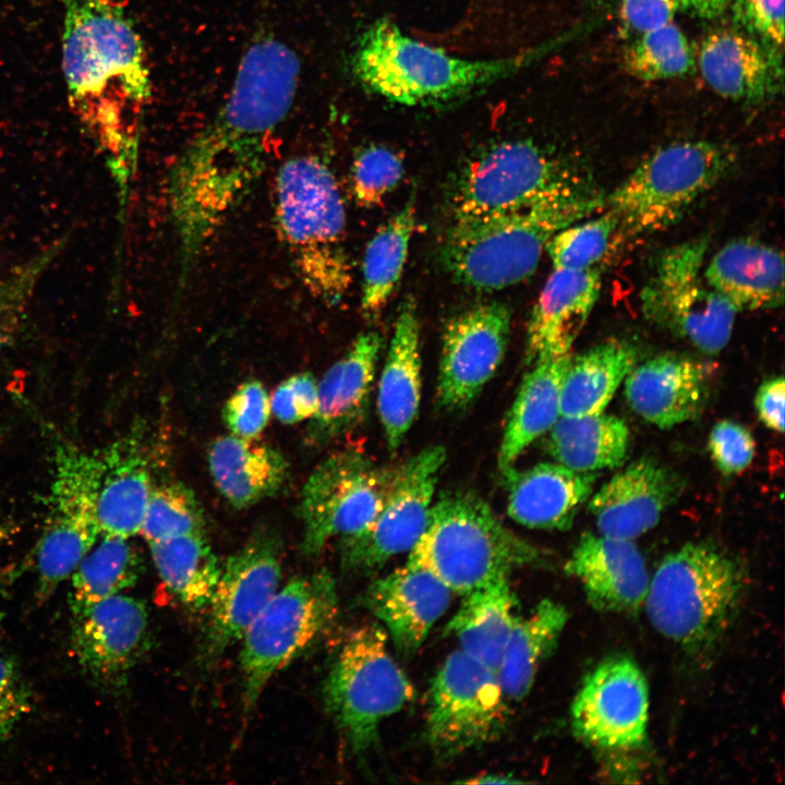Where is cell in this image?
<instances>
[{
	"mask_svg": "<svg viewBox=\"0 0 785 785\" xmlns=\"http://www.w3.org/2000/svg\"><path fill=\"white\" fill-rule=\"evenodd\" d=\"M299 74L290 47L259 37L243 55L228 99L173 162L166 193L181 269L193 268L263 176L270 138L292 106Z\"/></svg>",
	"mask_w": 785,
	"mask_h": 785,
	"instance_id": "obj_1",
	"label": "cell"
},
{
	"mask_svg": "<svg viewBox=\"0 0 785 785\" xmlns=\"http://www.w3.org/2000/svg\"><path fill=\"white\" fill-rule=\"evenodd\" d=\"M62 69L69 106L95 141L130 173L136 136L129 107L150 96L141 38L118 0H63Z\"/></svg>",
	"mask_w": 785,
	"mask_h": 785,
	"instance_id": "obj_2",
	"label": "cell"
},
{
	"mask_svg": "<svg viewBox=\"0 0 785 785\" xmlns=\"http://www.w3.org/2000/svg\"><path fill=\"white\" fill-rule=\"evenodd\" d=\"M589 188L563 193L528 207L452 219L442 247L447 270L461 283L500 290L529 278L552 237L603 207Z\"/></svg>",
	"mask_w": 785,
	"mask_h": 785,
	"instance_id": "obj_3",
	"label": "cell"
},
{
	"mask_svg": "<svg viewBox=\"0 0 785 785\" xmlns=\"http://www.w3.org/2000/svg\"><path fill=\"white\" fill-rule=\"evenodd\" d=\"M540 50L470 60L404 34L379 19L359 37L350 57L354 80L367 92L406 106L442 105L507 78L531 63Z\"/></svg>",
	"mask_w": 785,
	"mask_h": 785,
	"instance_id": "obj_4",
	"label": "cell"
},
{
	"mask_svg": "<svg viewBox=\"0 0 785 785\" xmlns=\"http://www.w3.org/2000/svg\"><path fill=\"white\" fill-rule=\"evenodd\" d=\"M278 235L312 295L337 304L351 283L346 212L335 176L316 156L286 160L275 181Z\"/></svg>",
	"mask_w": 785,
	"mask_h": 785,
	"instance_id": "obj_5",
	"label": "cell"
},
{
	"mask_svg": "<svg viewBox=\"0 0 785 785\" xmlns=\"http://www.w3.org/2000/svg\"><path fill=\"white\" fill-rule=\"evenodd\" d=\"M548 555L516 535L487 503L468 491L443 493L410 561L434 573L451 592L467 594L517 568L548 565Z\"/></svg>",
	"mask_w": 785,
	"mask_h": 785,
	"instance_id": "obj_6",
	"label": "cell"
},
{
	"mask_svg": "<svg viewBox=\"0 0 785 785\" xmlns=\"http://www.w3.org/2000/svg\"><path fill=\"white\" fill-rule=\"evenodd\" d=\"M742 585L739 569L722 552L705 543H687L666 555L650 580L647 614L661 635L699 649L727 627Z\"/></svg>",
	"mask_w": 785,
	"mask_h": 785,
	"instance_id": "obj_7",
	"label": "cell"
},
{
	"mask_svg": "<svg viewBox=\"0 0 785 785\" xmlns=\"http://www.w3.org/2000/svg\"><path fill=\"white\" fill-rule=\"evenodd\" d=\"M324 701L350 750L365 754L384 720L414 698V687L387 647L377 623L354 629L337 653L324 681Z\"/></svg>",
	"mask_w": 785,
	"mask_h": 785,
	"instance_id": "obj_8",
	"label": "cell"
},
{
	"mask_svg": "<svg viewBox=\"0 0 785 785\" xmlns=\"http://www.w3.org/2000/svg\"><path fill=\"white\" fill-rule=\"evenodd\" d=\"M734 160V153L717 143L676 142L644 158L605 203L629 234L657 232L676 224Z\"/></svg>",
	"mask_w": 785,
	"mask_h": 785,
	"instance_id": "obj_9",
	"label": "cell"
},
{
	"mask_svg": "<svg viewBox=\"0 0 785 785\" xmlns=\"http://www.w3.org/2000/svg\"><path fill=\"white\" fill-rule=\"evenodd\" d=\"M337 612L336 582L327 569L295 577L276 591L241 639L245 713L270 678L325 633Z\"/></svg>",
	"mask_w": 785,
	"mask_h": 785,
	"instance_id": "obj_10",
	"label": "cell"
},
{
	"mask_svg": "<svg viewBox=\"0 0 785 785\" xmlns=\"http://www.w3.org/2000/svg\"><path fill=\"white\" fill-rule=\"evenodd\" d=\"M588 188L559 159L529 141L500 142L462 166L451 183L452 219L510 212Z\"/></svg>",
	"mask_w": 785,
	"mask_h": 785,
	"instance_id": "obj_11",
	"label": "cell"
},
{
	"mask_svg": "<svg viewBox=\"0 0 785 785\" xmlns=\"http://www.w3.org/2000/svg\"><path fill=\"white\" fill-rule=\"evenodd\" d=\"M708 235L666 249L640 292L645 318L714 355L728 343L737 311L704 277Z\"/></svg>",
	"mask_w": 785,
	"mask_h": 785,
	"instance_id": "obj_12",
	"label": "cell"
},
{
	"mask_svg": "<svg viewBox=\"0 0 785 785\" xmlns=\"http://www.w3.org/2000/svg\"><path fill=\"white\" fill-rule=\"evenodd\" d=\"M99 452L57 444L45 528L36 546L37 596L49 597L100 538L96 503Z\"/></svg>",
	"mask_w": 785,
	"mask_h": 785,
	"instance_id": "obj_13",
	"label": "cell"
},
{
	"mask_svg": "<svg viewBox=\"0 0 785 785\" xmlns=\"http://www.w3.org/2000/svg\"><path fill=\"white\" fill-rule=\"evenodd\" d=\"M508 702L495 672L460 649L451 652L428 690L426 736L436 758L496 740L506 728Z\"/></svg>",
	"mask_w": 785,
	"mask_h": 785,
	"instance_id": "obj_14",
	"label": "cell"
},
{
	"mask_svg": "<svg viewBox=\"0 0 785 785\" xmlns=\"http://www.w3.org/2000/svg\"><path fill=\"white\" fill-rule=\"evenodd\" d=\"M395 472L396 467L379 466L353 449L321 462L301 492L302 551L317 554L330 539L369 527L386 499Z\"/></svg>",
	"mask_w": 785,
	"mask_h": 785,
	"instance_id": "obj_15",
	"label": "cell"
},
{
	"mask_svg": "<svg viewBox=\"0 0 785 785\" xmlns=\"http://www.w3.org/2000/svg\"><path fill=\"white\" fill-rule=\"evenodd\" d=\"M443 446H431L396 467L386 499L375 519L359 533L341 538V565L348 571L370 572L391 557L410 552L423 535L439 472Z\"/></svg>",
	"mask_w": 785,
	"mask_h": 785,
	"instance_id": "obj_16",
	"label": "cell"
},
{
	"mask_svg": "<svg viewBox=\"0 0 785 785\" xmlns=\"http://www.w3.org/2000/svg\"><path fill=\"white\" fill-rule=\"evenodd\" d=\"M281 543L269 530L254 532L227 560L208 605V620L198 663L215 665L240 641L249 626L278 590Z\"/></svg>",
	"mask_w": 785,
	"mask_h": 785,
	"instance_id": "obj_17",
	"label": "cell"
},
{
	"mask_svg": "<svg viewBox=\"0 0 785 785\" xmlns=\"http://www.w3.org/2000/svg\"><path fill=\"white\" fill-rule=\"evenodd\" d=\"M649 718L647 679L633 660L609 656L582 681L570 706V724L581 741L602 749L643 744Z\"/></svg>",
	"mask_w": 785,
	"mask_h": 785,
	"instance_id": "obj_18",
	"label": "cell"
},
{
	"mask_svg": "<svg viewBox=\"0 0 785 785\" xmlns=\"http://www.w3.org/2000/svg\"><path fill=\"white\" fill-rule=\"evenodd\" d=\"M511 313L497 301L474 305L445 326L436 396L448 411L468 407L495 375L508 345Z\"/></svg>",
	"mask_w": 785,
	"mask_h": 785,
	"instance_id": "obj_19",
	"label": "cell"
},
{
	"mask_svg": "<svg viewBox=\"0 0 785 785\" xmlns=\"http://www.w3.org/2000/svg\"><path fill=\"white\" fill-rule=\"evenodd\" d=\"M71 643L82 669L99 687L118 689L148 645L145 604L117 594L74 616Z\"/></svg>",
	"mask_w": 785,
	"mask_h": 785,
	"instance_id": "obj_20",
	"label": "cell"
},
{
	"mask_svg": "<svg viewBox=\"0 0 785 785\" xmlns=\"http://www.w3.org/2000/svg\"><path fill=\"white\" fill-rule=\"evenodd\" d=\"M684 488L677 472L642 457L592 493L588 507L600 534L632 541L660 522Z\"/></svg>",
	"mask_w": 785,
	"mask_h": 785,
	"instance_id": "obj_21",
	"label": "cell"
},
{
	"mask_svg": "<svg viewBox=\"0 0 785 785\" xmlns=\"http://www.w3.org/2000/svg\"><path fill=\"white\" fill-rule=\"evenodd\" d=\"M451 595V590L428 569L407 560L401 568L374 580L361 603L383 623L396 650L409 656L447 611Z\"/></svg>",
	"mask_w": 785,
	"mask_h": 785,
	"instance_id": "obj_22",
	"label": "cell"
},
{
	"mask_svg": "<svg viewBox=\"0 0 785 785\" xmlns=\"http://www.w3.org/2000/svg\"><path fill=\"white\" fill-rule=\"evenodd\" d=\"M564 569L581 582L588 602L600 612H636L648 593L645 561L630 540L585 532Z\"/></svg>",
	"mask_w": 785,
	"mask_h": 785,
	"instance_id": "obj_23",
	"label": "cell"
},
{
	"mask_svg": "<svg viewBox=\"0 0 785 785\" xmlns=\"http://www.w3.org/2000/svg\"><path fill=\"white\" fill-rule=\"evenodd\" d=\"M624 383L629 407L660 428H672L696 419L709 394L706 367L675 353H663L636 364Z\"/></svg>",
	"mask_w": 785,
	"mask_h": 785,
	"instance_id": "obj_24",
	"label": "cell"
},
{
	"mask_svg": "<svg viewBox=\"0 0 785 785\" xmlns=\"http://www.w3.org/2000/svg\"><path fill=\"white\" fill-rule=\"evenodd\" d=\"M509 517L530 529L566 531L593 493L595 472L573 471L560 463L503 471Z\"/></svg>",
	"mask_w": 785,
	"mask_h": 785,
	"instance_id": "obj_25",
	"label": "cell"
},
{
	"mask_svg": "<svg viewBox=\"0 0 785 785\" xmlns=\"http://www.w3.org/2000/svg\"><path fill=\"white\" fill-rule=\"evenodd\" d=\"M381 348L382 339L377 333L359 335L317 383V408L306 428L310 443L330 442L357 427L364 419Z\"/></svg>",
	"mask_w": 785,
	"mask_h": 785,
	"instance_id": "obj_26",
	"label": "cell"
},
{
	"mask_svg": "<svg viewBox=\"0 0 785 785\" xmlns=\"http://www.w3.org/2000/svg\"><path fill=\"white\" fill-rule=\"evenodd\" d=\"M601 282L600 271L594 268H553L528 325L527 359L530 363L542 357L570 353L597 301Z\"/></svg>",
	"mask_w": 785,
	"mask_h": 785,
	"instance_id": "obj_27",
	"label": "cell"
},
{
	"mask_svg": "<svg viewBox=\"0 0 785 785\" xmlns=\"http://www.w3.org/2000/svg\"><path fill=\"white\" fill-rule=\"evenodd\" d=\"M703 273L737 312L783 304L784 257L774 246L749 238L732 240L710 258Z\"/></svg>",
	"mask_w": 785,
	"mask_h": 785,
	"instance_id": "obj_28",
	"label": "cell"
},
{
	"mask_svg": "<svg viewBox=\"0 0 785 785\" xmlns=\"http://www.w3.org/2000/svg\"><path fill=\"white\" fill-rule=\"evenodd\" d=\"M100 455L96 517L100 535L140 534L153 488L149 462L140 437L125 436Z\"/></svg>",
	"mask_w": 785,
	"mask_h": 785,
	"instance_id": "obj_29",
	"label": "cell"
},
{
	"mask_svg": "<svg viewBox=\"0 0 785 785\" xmlns=\"http://www.w3.org/2000/svg\"><path fill=\"white\" fill-rule=\"evenodd\" d=\"M421 400L420 327L415 303L400 306L377 389V412L390 450L412 426Z\"/></svg>",
	"mask_w": 785,
	"mask_h": 785,
	"instance_id": "obj_30",
	"label": "cell"
},
{
	"mask_svg": "<svg viewBox=\"0 0 785 785\" xmlns=\"http://www.w3.org/2000/svg\"><path fill=\"white\" fill-rule=\"evenodd\" d=\"M208 466L216 487L235 508L275 495L288 475V462L275 447L232 434L212 443Z\"/></svg>",
	"mask_w": 785,
	"mask_h": 785,
	"instance_id": "obj_31",
	"label": "cell"
},
{
	"mask_svg": "<svg viewBox=\"0 0 785 785\" xmlns=\"http://www.w3.org/2000/svg\"><path fill=\"white\" fill-rule=\"evenodd\" d=\"M463 601L447 630L460 650L497 673L507 642L520 617L509 577H503L462 595Z\"/></svg>",
	"mask_w": 785,
	"mask_h": 785,
	"instance_id": "obj_32",
	"label": "cell"
},
{
	"mask_svg": "<svg viewBox=\"0 0 785 785\" xmlns=\"http://www.w3.org/2000/svg\"><path fill=\"white\" fill-rule=\"evenodd\" d=\"M571 353L534 360L509 411L499 452L503 471L514 466L523 450L547 433L560 416V387Z\"/></svg>",
	"mask_w": 785,
	"mask_h": 785,
	"instance_id": "obj_33",
	"label": "cell"
},
{
	"mask_svg": "<svg viewBox=\"0 0 785 785\" xmlns=\"http://www.w3.org/2000/svg\"><path fill=\"white\" fill-rule=\"evenodd\" d=\"M636 364V348L614 339L571 355L560 387V416L604 412Z\"/></svg>",
	"mask_w": 785,
	"mask_h": 785,
	"instance_id": "obj_34",
	"label": "cell"
},
{
	"mask_svg": "<svg viewBox=\"0 0 785 785\" xmlns=\"http://www.w3.org/2000/svg\"><path fill=\"white\" fill-rule=\"evenodd\" d=\"M698 64L710 88L732 100H760L771 86L765 52L737 32L717 31L706 36L699 47Z\"/></svg>",
	"mask_w": 785,
	"mask_h": 785,
	"instance_id": "obj_35",
	"label": "cell"
},
{
	"mask_svg": "<svg viewBox=\"0 0 785 785\" xmlns=\"http://www.w3.org/2000/svg\"><path fill=\"white\" fill-rule=\"evenodd\" d=\"M546 447L556 462L578 472L619 467L629 447V428L620 418L604 412L559 416Z\"/></svg>",
	"mask_w": 785,
	"mask_h": 785,
	"instance_id": "obj_36",
	"label": "cell"
},
{
	"mask_svg": "<svg viewBox=\"0 0 785 785\" xmlns=\"http://www.w3.org/2000/svg\"><path fill=\"white\" fill-rule=\"evenodd\" d=\"M567 620L565 606L550 599L518 618L496 673L509 701H520L530 692L541 663L557 647Z\"/></svg>",
	"mask_w": 785,
	"mask_h": 785,
	"instance_id": "obj_37",
	"label": "cell"
},
{
	"mask_svg": "<svg viewBox=\"0 0 785 785\" xmlns=\"http://www.w3.org/2000/svg\"><path fill=\"white\" fill-rule=\"evenodd\" d=\"M148 545L154 565L169 591L192 611L207 608L221 567L205 533Z\"/></svg>",
	"mask_w": 785,
	"mask_h": 785,
	"instance_id": "obj_38",
	"label": "cell"
},
{
	"mask_svg": "<svg viewBox=\"0 0 785 785\" xmlns=\"http://www.w3.org/2000/svg\"><path fill=\"white\" fill-rule=\"evenodd\" d=\"M100 538L71 575L69 606L73 616L131 588L143 571V559L129 539Z\"/></svg>",
	"mask_w": 785,
	"mask_h": 785,
	"instance_id": "obj_39",
	"label": "cell"
},
{
	"mask_svg": "<svg viewBox=\"0 0 785 785\" xmlns=\"http://www.w3.org/2000/svg\"><path fill=\"white\" fill-rule=\"evenodd\" d=\"M415 228V207L409 201L373 235L362 265L361 310L369 318L387 304L401 277L411 237Z\"/></svg>",
	"mask_w": 785,
	"mask_h": 785,
	"instance_id": "obj_40",
	"label": "cell"
},
{
	"mask_svg": "<svg viewBox=\"0 0 785 785\" xmlns=\"http://www.w3.org/2000/svg\"><path fill=\"white\" fill-rule=\"evenodd\" d=\"M65 243L60 238L0 275V354L17 338L37 286Z\"/></svg>",
	"mask_w": 785,
	"mask_h": 785,
	"instance_id": "obj_41",
	"label": "cell"
},
{
	"mask_svg": "<svg viewBox=\"0 0 785 785\" xmlns=\"http://www.w3.org/2000/svg\"><path fill=\"white\" fill-rule=\"evenodd\" d=\"M624 65L639 80L657 81L689 74L695 59L685 34L672 22L638 36L625 52Z\"/></svg>",
	"mask_w": 785,
	"mask_h": 785,
	"instance_id": "obj_42",
	"label": "cell"
},
{
	"mask_svg": "<svg viewBox=\"0 0 785 785\" xmlns=\"http://www.w3.org/2000/svg\"><path fill=\"white\" fill-rule=\"evenodd\" d=\"M198 533L205 519L193 491L181 482L154 485L140 530L147 543Z\"/></svg>",
	"mask_w": 785,
	"mask_h": 785,
	"instance_id": "obj_43",
	"label": "cell"
},
{
	"mask_svg": "<svg viewBox=\"0 0 785 785\" xmlns=\"http://www.w3.org/2000/svg\"><path fill=\"white\" fill-rule=\"evenodd\" d=\"M618 227L612 212L573 222L557 231L546 245L554 269L585 270L593 268L608 250Z\"/></svg>",
	"mask_w": 785,
	"mask_h": 785,
	"instance_id": "obj_44",
	"label": "cell"
},
{
	"mask_svg": "<svg viewBox=\"0 0 785 785\" xmlns=\"http://www.w3.org/2000/svg\"><path fill=\"white\" fill-rule=\"evenodd\" d=\"M403 176L401 158L392 150L370 145L355 156L351 168V189L360 206L374 207L392 192Z\"/></svg>",
	"mask_w": 785,
	"mask_h": 785,
	"instance_id": "obj_45",
	"label": "cell"
},
{
	"mask_svg": "<svg viewBox=\"0 0 785 785\" xmlns=\"http://www.w3.org/2000/svg\"><path fill=\"white\" fill-rule=\"evenodd\" d=\"M270 398L264 385L255 379L242 383L227 399L222 419L232 435L256 438L270 416Z\"/></svg>",
	"mask_w": 785,
	"mask_h": 785,
	"instance_id": "obj_46",
	"label": "cell"
},
{
	"mask_svg": "<svg viewBox=\"0 0 785 785\" xmlns=\"http://www.w3.org/2000/svg\"><path fill=\"white\" fill-rule=\"evenodd\" d=\"M708 450L715 467L725 475L745 471L752 462L756 443L752 434L744 425L722 420L711 430Z\"/></svg>",
	"mask_w": 785,
	"mask_h": 785,
	"instance_id": "obj_47",
	"label": "cell"
},
{
	"mask_svg": "<svg viewBox=\"0 0 785 785\" xmlns=\"http://www.w3.org/2000/svg\"><path fill=\"white\" fill-rule=\"evenodd\" d=\"M31 708V690L19 664L0 655V742L12 735Z\"/></svg>",
	"mask_w": 785,
	"mask_h": 785,
	"instance_id": "obj_48",
	"label": "cell"
},
{
	"mask_svg": "<svg viewBox=\"0 0 785 785\" xmlns=\"http://www.w3.org/2000/svg\"><path fill=\"white\" fill-rule=\"evenodd\" d=\"M317 408V383L310 373L283 381L270 397V410L277 420L293 424L311 419Z\"/></svg>",
	"mask_w": 785,
	"mask_h": 785,
	"instance_id": "obj_49",
	"label": "cell"
},
{
	"mask_svg": "<svg viewBox=\"0 0 785 785\" xmlns=\"http://www.w3.org/2000/svg\"><path fill=\"white\" fill-rule=\"evenodd\" d=\"M678 8V0H621V28L638 37L672 23Z\"/></svg>",
	"mask_w": 785,
	"mask_h": 785,
	"instance_id": "obj_50",
	"label": "cell"
},
{
	"mask_svg": "<svg viewBox=\"0 0 785 785\" xmlns=\"http://www.w3.org/2000/svg\"><path fill=\"white\" fill-rule=\"evenodd\" d=\"M741 24L769 41L782 45L784 38V0H736Z\"/></svg>",
	"mask_w": 785,
	"mask_h": 785,
	"instance_id": "obj_51",
	"label": "cell"
},
{
	"mask_svg": "<svg viewBox=\"0 0 785 785\" xmlns=\"http://www.w3.org/2000/svg\"><path fill=\"white\" fill-rule=\"evenodd\" d=\"M785 383L783 376L764 381L754 397V407L765 427L776 433L784 431Z\"/></svg>",
	"mask_w": 785,
	"mask_h": 785,
	"instance_id": "obj_52",
	"label": "cell"
},
{
	"mask_svg": "<svg viewBox=\"0 0 785 785\" xmlns=\"http://www.w3.org/2000/svg\"><path fill=\"white\" fill-rule=\"evenodd\" d=\"M728 2L729 0H678V5L698 17L712 19L720 15Z\"/></svg>",
	"mask_w": 785,
	"mask_h": 785,
	"instance_id": "obj_53",
	"label": "cell"
},
{
	"mask_svg": "<svg viewBox=\"0 0 785 785\" xmlns=\"http://www.w3.org/2000/svg\"><path fill=\"white\" fill-rule=\"evenodd\" d=\"M16 531L15 522L0 509V544L9 541Z\"/></svg>",
	"mask_w": 785,
	"mask_h": 785,
	"instance_id": "obj_54",
	"label": "cell"
},
{
	"mask_svg": "<svg viewBox=\"0 0 785 785\" xmlns=\"http://www.w3.org/2000/svg\"><path fill=\"white\" fill-rule=\"evenodd\" d=\"M522 781L516 780L510 776H504V775H485L482 777H479L476 780H470L468 783H476V784H488V783H521Z\"/></svg>",
	"mask_w": 785,
	"mask_h": 785,
	"instance_id": "obj_55",
	"label": "cell"
},
{
	"mask_svg": "<svg viewBox=\"0 0 785 785\" xmlns=\"http://www.w3.org/2000/svg\"><path fill=\"white\" fill-rule=\"evenodd\" d=\"M601 1H611V0H601Z\"/></svg>",
	"mask_w": 785,
	"mask_h": 785,
	"instance_id": "obj_56",
	"label": "cell"
},
{
	"mask_svg": "<svg viewBox=\"0 0 785 785\" xmlns=\"http://www.w3.org/2000/svg\"><path fill=\"white\" fill-rule=\"evenodd\" d=\"M0 437H1V432H0Z\"/></svg>",
	"mask_w": 785,
	"mask_h": 785,
	"instance_id": "obj_57",
	"label": "cell"
}]
</instances>
